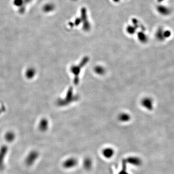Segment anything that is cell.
<instances>
[{"label": "cell", "instance_id": "cell-6", "mask_svg": "<svg viewBox=\"0 0 174 174\" xmlns=\"http://www.w3.org/2000/svg\"><path fill=\"white\" fill-rule=\"evenodd\" d=\"M102 153L103 156L105 157L106 158H110L113 156L114 150L112 148H106L103 149Z\"/></svg>", "mask_w": 174, "mask_h": 174}, {"label": "cell", "instance_id": "cell-4", "mask_svg": "<svg viewBox=\"0 0 174 174\" xmlns=\"http://www.w3.org/2000/svg\"><path fill=\"white\" fill-rule=\"evenodd\" d=\"M7 152V146H1V149H0V169H1V168L4 167L3 161L5 158Z\"/></svg>", "mask_w": 174, "mask_h": 174}, {"label": "cell", "instance_id": "cell-5", "mask_svg": "<svg viewBox=\"0 0 174 174\" xmlns=\"http://www.w3.org/2000/svg\"><path fill=\"white\" fill-rule=\"evenodd\" d=\"M128 162L130 164L135 166H140L142 164V161L140 158L136 157H132L128 159Z\"/></svg>", "mask_w": 174, "mask_h": 174}, {"label": "cell", "instance_id": "cell-11", "mask_svg": "<svg viewBox=\"0 0 174 174\" xmlns=\"http://www.w3.org/2000/svg\"><path fill=\"white\" fill-rule=\"evenodd\" d=\"M33 71V70L31 69H29L28 71H27L26 73V75H27V77H30V78H31V77H33V73L32 72Z\"/></svg>", "mask_w": 174, "mask_h": 174}, {"label": "cell", "instance_id": "cell-3", "mask_svg": "<svg viewBox=\"0 0 174 174\" xmlns=\"http://www.w3.org/2000/svg\"><path fill=\"white\" fill-rule=\"evenodd\" d=\"M77 160L74 158H70L67 159V160L63 163V167L69 169L74 167L77 164Z\"/></svg>", "mask_w": 174, "mask_h": 174}, {"label": "cell", "instance_id": "cell-7", "mask_svg": "<svg viewBox=\"0 0 174 174\" xmlns=\"http://www.w3.org/2000/svg\"><path fill=\"white\" fill-rule=\"evenodd\" d=\"M15 135L14 132H9L5 134V139L6 141L8 142H12L15 139Z\"/></svg>", "mask_w": 174, "mask_h": 174}, {"label": "cell", "instance_id": "cell-12", "mask_svg": "<svg viewBox=\"0 0 174 174\" xmlns=\"http://www.w3.org/2000/svg\"><path fill=\"white\" fill-rule=\"evenodd\" d=\"M24 2L26 3H30V1H32V0H24Z\"/></svg>", "mask_w": 174, "mask_h": 174}, {"label": "cell", "instance_id": "cell-1", "mask_svg": "<svg viewBox=\"0 0 174 174\" xmlns=\"http://www.w3.org/2000/svg\"><path fill=\"white\" fill-rule=\"evenodd\" d=\"M38 156H39V155H38V152L34 150L30 152L27 155L25 159V163L26 165L28 166H31L33 165L38 159Z\"/></svg>", "mask_w": 174, "mask_h": 174}, {"label": "cell", "instance_id": "cell-8", "mask_svg": "<svg viewBox=\"0 0 174 174\" xmlns=\"http://www.w3.org/2000/svg\"><path fill=\"white\" fill-rule=\"evenodd\" d=\"M84 166L86 169H90L92 166V162L91 159H86L84 161Z\"/></svg>", "mask_w": 174, "mask_h": 174}, {"label": "cell", "instance_id": "cell-10", "mask_svg": "<svg viewBox=\"0 0 174 174\" xmlns=\"http://www.w3.org/2000/svg\"><path fill=\"white\" fill-rule=\"evenodd\" d=\"M53 9V7L51 4H47L44 7V10L45 12L50 11Z\"/></svg>", "mask_w": 174, "mask_h": 174}, {"label": "cell", "instance_id": "cell-2", "mask_svg": "<svg viewBox=\"0 0 174 174\" xmlns=\"http://www.w3.org/2000/svg\"><path fill=\"white\" fill-rule=\"evenodd\" d=\"M143 106L149 110H152L154 107V102L151 98H146L143 101Z\"/></svg>", "mask_w": 174, "mask_h": 174}, {"label": "cell", "instance_id": "cell-9", "mask_svg": "<svg viewBox=\"0 0 174 174\" xmlns=\"http://www.w3.org/2000/svg\"><path fill=\"white\" fill-rule=\"evenodd\" d=\"M24 3V0H14V1H13L14 5L17 7H22Z\"/></svg>", "mask_w": 174, "mask_h": 174}]
</instances>
